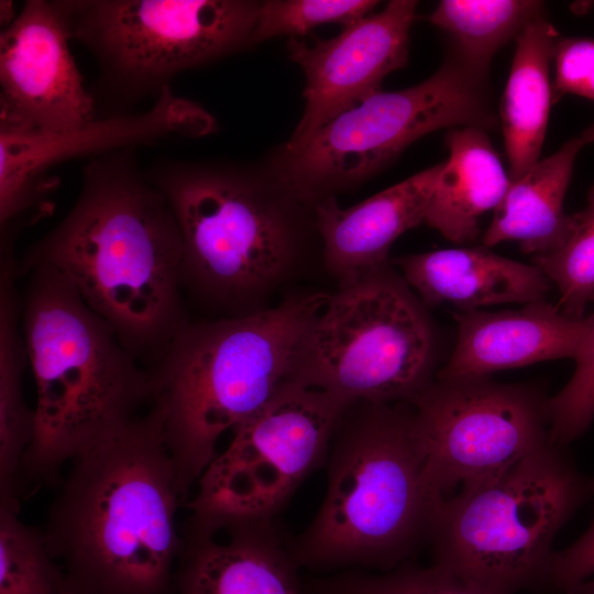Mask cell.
I'll list each match as a JSON object with an SVG mask.
<instances>
[{"instance_id":"obj_24","label":"cell","mask_w":594,"mask_h":594,"mask_svg":"<svg viewBox=\"0 0 594 594\" xmlns=\"http://www.w3.org/2000/svg\"><path fill=\"white\" fill-rule=\"evenodd\" d=\"M544 15L542 1L443 0L428 20L449 35V48L471 70L488 78L495 53Z\"/></svg>"},{"instance_id":"obj_8","label":"cell","mask_w":594,"mask_h":594,"mask_svg":"<svg viewBox=\"0 0 594 594\" xmlns=\"http://www.w3.org/2000/svg\"><path fill=\"white\" fill-rule=\"evenodd\" d=\"M426 306L389 264L338 287L309 323L288 381L349 404L410 402L435 378Z\"/></svg>"},{"instance_id":"obj_29","label":"cell","mask_w":594,"mask_h":594,"mask_svg":"<svg viewBox=\"0 0 594 594\" xmlns=\"http://www.w3.org/2000/svg\"><path fill=\"white\" fill-rule=\"evenodd\" d=\"M568 384L549 399V439L564 447L582 436L594 419V314Z\"/></svg>"},{"instance_id":"obj_16","label":"cell","mask_w":594,"mask_h":594,"mask_svg":"<svg viewBox=\"0 0 594 594\" xmlns=\"http://www.w3.org/2000/svg\"><path fill=\"white\" fill-rule=\"evenodd\" d=\"M180 528L176 594H306L292 542L273 519Z\"/></svg>"},{"instance_id":"obj_13","label":"cell","mask_w":594,"mask_h":594,"mask_svg":"<svg viewBox=\"0 0 594 594\" xmlns=\"http://www.w3.org/2000/svg\"><path fill=\"white\" fill-rule=\"evenodd\" d=\"M218 130L216 118L166 87L140 113L97 118L66 133L0 131V224L23 229L48 216L58 179L46 172L65 161L136 148L158 141L197 139Z\"/></svg>"},{"instance_id":"obj_1","label":"cell","mask_w":594,"mask_h":594,"mask_svg":"<svg viewBox=\"0 0 594 594\" xmlns=\"http://www.w3.org/2000/svg\"><path fill=\"white\" fill-rule=\"evenodd\" d=\"M174 210L135 148L88 158L68 213L18 261L64 275L147 370L190 322Z\"/></svg>"},{"instance_id":"obj_10","label":"cell","mask_w":594,"mask_h":594,"mask_svg":"<svg viewBox=\"0 0 594 594\" xmlns=\"http://www.w3.org/2000/svg\"><path fill=\"white\" fill-rule=\"evenodd\" d=\"M73 40L95 57L101 118L154 99L177 74L253 46L261 1L63 0Z\"/></svg>"},{"instance_id":"obj_3","label":"cell","mask_w":594,"mask_h":594,"mask_svg":"<svg viewBox=\"0 0 594 594\" xmlns=\"http://www.w3.org/2000/svg\"><path fill=\"white\" fill-rule=\"evenodd\" d=\"M183 237L182 287L213 318L263 311L317 255L315 205L260 161L161 158L146 169Z\"/></svg>"},{"instance_id":"obj_34","label":"cell","mask_w":594,"mask_h":594,"mask_svg":"<svg viewBox=\"0 0 594 594\" xmlns=\"http://www.w3.org/2000/svg\"><path fill=\"white\" fill-rule=\"evenodd\" d=\"M584 144L594 142V123L586 128L580 135Z\"/></svg>"},{"instance_id":"obj_27","label":"cell","mask_w":594,"mask_h":594,"mask_svg":"<svg viewBox=\"0 0 594 594\" xmlns=\"http://www.w3.org/2000/svg\"><path fill=\"white\" fill-rule=\"evenodd\" d=\"M306 594H493L436 565L404 563L380 574L349 571L315 579Z\"/></svg>"},{"instance_id":"obj_12","label":"cell","mask_w":594,"mask_h":594,"mask_svg":"<svg viewBox=\"0 0 594 594\" xmlns=\"http://www.w3.org/2000/svg\"><path fill=\"white\" fill-rule=\"evenodd\" d=\"M436 501L505 472L550 442L549 399L488 376L436 377L409 402Z\"/></svg>"},{"instance_id":"obj_18","label":"cell","mask_w":594,"mask_h":594,"mask_svg":"<svg viewBox=\"0 0 594 594\" xmlns=\"http://www.w3.org/2000/svg\"><path fill=\"white\" fill-rule=\"evenodd\" d=\"M455 346L438 378L488 376L541 361L575 359L592 326L543 300L497 312L460 311Z\"/></svg>"},{"instance_id":"obj_2","label":"cell","mask_w":594,"mask_h":594,"mask_svg":"<svg viewBox=\"0 0 594 594\" xmlns=\"http://www.w3.org/2000/svg\"><path fill=\"white\" fill-rule=\"evenodd\" d=\"M42 528L74 594H176L184 501L150 406L72 462Z\"/></svg>"},{"instance_id":"obj_20","label":"cell","mask_w":594,"mask_h":594,"mask_svg":"<svg viewBox=\"0 0 594 594\" xmlns=\"http://www.w3.org/2000/svg\"><path fill=\"white\" fill-rule=\"evenodd\" d=\"M449 157L443 162L424 222L454 243L473 241L480 218L495 210L510 178L486 130L450 129L446 135Z\"/></svg>"},{"instance_id":"obj_5","label":"cell","mask_w":594,"mask_h":594,"mask_svg":"<svg viewBox=\"0 0 594 594\" xmlns=\"http://www.w3.org/2000/svg\"><path fill=\"white\" fill-rule=\"evenodd\" d=\"M329 294L293 295L263 311L189 322L150 371L176 488L188 493L221 436L260 409L288 380L295 349Z\"/></svg>"},{"instance_id":"obj_4","label":"cell","mask_w":594,"mask_h":594,"mask_svg":"<svg viewBox=\"0 0 594 594\" xmlns=\"http://www.w3.org/2000/svg\"><path fill=\"white\" fill-rule=\"evenodd\" d=\"M26 277L21 328L32 369L34 431L23 490L52 485L66 462L116 433L152 403L150 371L74 285L46 264L18 266Z\"/></svg>"},{"instance_id":"obj_17","label":"cell","mask_w":594,"mask_h":594,"mask_svg":"<svg viewBox=\"0 0 594 594\" xmlns=\"http://www.w3.org/2000/svg\"><path fill=\"white\" fill-rule=\"evenodd\" d=\"M443 162L348 208L337 196L315 204L321 262L338 287L385 266L393 243L424 222Z\"/></svg>"},{"instance_id":"obj_7","label":"cell","mask_w":594,"mask_h":594,"mask_svg":"<svg viewBox=\"0 0 594 594\" xmlns=\"http://www.w3.org/2000/svg\"><path fill=\"white\" fill-rule=\"evenodd\" d=\"M592 497L594 476L549 442L499 475L435 504L428 532L432 565L493 594L549 582L557 534Z\"/></svg>"},{"instance_id":"obj_33","label":"cell","mask_w":594,"mask_h":594,"mask_svg":"<svg viewBox=\"0 0 594 594\" xmlns=\"http://www.w3.org/2000/svg\"><path fill=\"white\" fill-rule=\"evenodd\" d=\"M569 594H594V579H588L582 582Z\"/></svg>"},{"instance_id":"obj_19","label":"cell","mask_w":594,"mask_h":594,"mask_svg":"<svg viewBox=\"0 0 594 594\" xmlns=\"http://www.w3.org/2000/svg\"><path fill=\"white\" fill-rule=\"evenodd\" d=\"M425 306L450 304L462 311L543 300L551 283L535 264L504 257L487 246L409 254L395 260Z\"/></svg>"},{"instance_id":"obj_9","label":"cell","mask_w":594,"mask_h":594,"mask_svg":"<svg viewBox=\"0 0 594 594\" xmlns=\"http://www.w3.org/2000/svg\"><path fill=\"white\" fill-rule=\"evenodd\" d=\"M499 124L488 80L451 50L426 80L378 91L298 142L264 156L304 200L316 202L363 185L418 139L436 130Z\"/></svg>"},{"instance_id":"obj_30","label":"cell","mask_w":594,"mask_h":594,"mask_svg":"<svg viewBox=\"0 0 594 594\" xmlns=\"http://www.w3.org/2000/svg\"><path fill=\"white\" fill-rule=\"evenodd\" d=\"M552 102L565 95L594 101V38L560 37L556 44Z\"/></svg>"},{"instance_id":"obj_26","label":"cell","mask_w":594,"mask_h":594,"mask_svg":"<svg viewBox=\"0 0 594 594\" xmlns=\"http://www.w3.org/2000/svg\"><path fill=\"white\" fill-rule=\"evenodd\" d=\"M532 264L541 270L559 290V309L581 319L586 306L594 301V185L585 207L571 215L565 238L552 251L534 256Z\"/></svg>"},{"instance_id":"obj_28","label":"cell","mask_w":594,"mask_h":594,"mask_svg":"<svg viewBox=\"0 0 594 594\" xmlns=\"http://www.w3.org/2000/svg\"><path fill=\"white\" fill-rule=\"evenodd\" d=\"M374 0H266L261 1L253 44L289 35L304 36L314 28L337 23L342 28L371 14Z\"/></svg>"},{"instance_id":"obj_23","label":"cell","mask_w":594,"mask_h":594,"mask_svg":"<svg viewBox=\"0 0 594 594\" xmlns=\"http://www.w3.org/2000/svg\"><path fill=\"white\" fill-rule=\"evenodd\" d=\"M18 268L0 262V496L22 499L23 463L34 431V409L25 402L23 375L29 365L21 328Z\"/></svg>"},{"instance_id":"obj_31","label":"cell","mask_w":594,"mask_h":594,"mask_svg":"<svg viewBox=\"0 0 594 594\" xmlns=\"http://www.w3.org/2000/svg\"><path fill=\"white\" fill-rule=\"evenodd\" d=\"M592 576H594V517L582 536L565 549L554 552L549 583L569 594Z\"/></svg>"},{"instance_id":"obj_11","label":"cell","mask_w":594,"mask_h":594,"mask_svg":"<svg viewBox=\"0 0 594 594\" xmlns=\"http://www.w3.org/2000/svg\"><path fill=\"white\" fill-rule=\"evenodd\" d=\"M348 402L285 381L254 414L232 430L187 503L185 524L216 529L239 521L273 519L301 482L329 454Z\"/></svg>"},{"instance_id":"obj_22","label":"cell","mask_w":594,"mask_h":594,"mask_svg":"<svg viewBox=\"0 0 594 594\" xmlns=\"http://www.w3.org/2000/svg\"><path fill=\"white\" fill-rule=\"evenodd\" d=\"M584 145L580 136L572 138L510 182L494 210L483 245L517 241L521 251L532 257L554 250L570 227L571 215L564 212L563 202L576 155Z\"/></svg>"},{"instance_id":"obj_21","label":"cell","mask_w":594,"mask_h":594,"mask_svg":"<svg viewBox=\"0 0 594 594\" xmlns=\"http://www.w3.org/2000/svg\"><path fill=\"white\" fill-rule=\"evenodd\" d=\"M559 38L546 15L532 21L516 38L498 117L510 182L522 177L539 161L553 103L550 63Z\"/></svg>"},{"instance_id":"obj_25","label":"cell","mask_w":594,"mask_h":594,"mask_svg":"<svg viewBox=\"0 0 594 594\" xmlns=\"http://www.w3.org/2000/svg\"><path fill=\"white\" fill-rule=\"evenodd\" d=\"M21 499L0 496V594H74L41 528L20 518Z\"/></svg>"},{"instance_id":"obj_32","label":"cell","mask_w":594,"mask_h":594,"mask_svg":"<svg viewBox=\"0 0 594 594\" xmlns=\"http://www.w3.org/2000/svg\"><path fill=\"white\" fill-rule=\"evenodd\" d=\"M0 16H1V23L4 24L6 26H8L9 24L13 22L16 15L14 14V8H13L12 1H8V0L0 1Z\"/></svg>"},{"instance_id":"obj_15","label":"cell","mask_w":594,"mask_h":594,"mask_svg":"<svg viewBox=\"0 0 594 594\" xmlns=\"http://www.w3.org/2000/svg\"><path fill=\"white\" fill-rule=\"evenodd\" d=\"M417 1L392 0L383 10L312 45L290 37L288 58L304 72L305 106L288 142H298L381 91L386 76L407 65Z\"/></svg>"},{"instance_id":"obj_14","label":"cell","mask_w":594,"mask_h":594,"mask_svg":"<svg viewBox=\"0 0 594 594\" xmlns=\"http://www.w3.org/2000/svg\"><path fill=\"white\" fill-rule=\"evenodd\" d=\"M63 0H26L0 34V131L66 133L98 118Z\"/></svg>"},{"instance_id":"obj_6","label":"cell","mask_w":594,"mask_h":594,"mask_svg":"<svg viewBox=\"0 0 594 594\" xmlns=\"http://www.w3.org/2000/svg\"><path fill=\"white\" fill-rule=\"evenodd\" d=\"M327 461L321 507L292 541L297 564L385 572L406 563L428 538L436 504L409 402L352 404Z\"/></svg>"}]
</instances>
